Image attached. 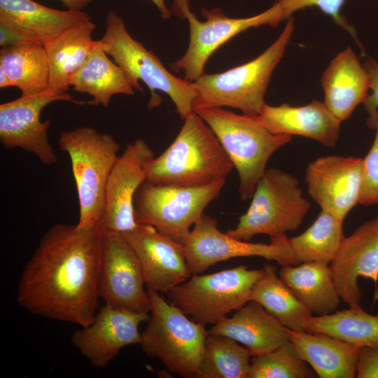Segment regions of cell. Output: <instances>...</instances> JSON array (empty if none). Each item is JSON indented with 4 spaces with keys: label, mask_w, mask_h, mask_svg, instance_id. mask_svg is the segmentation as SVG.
Here are the masks:
<instances>
[{
    "label": "cell",
    "mask_w": 378,
    "mask_h": 378,
    "mask_svg": "<svg viewBox=\"0 0 378 378\" xmlns=\"http://www.w3.org/2000/svg\"><path fill=\"white\" fill-rule=\"evenodd\" d=\"M69 10H82L89 5L92 0H59Z\"/></svg>",
    "instance_id": "40"
},
{
    "label": "cell",
    "mask_w": 378,
    "mask_h": 378,
    "mask_svg": "<svg viewBox=\"0 0 378 378\" xmlns=\"http://www.w3.org/2000/svg\"><path fill=\"white\" fill-rule=\"evenodd\" d=\"M195 112L209 126L236 168L241 199L251 198L270 158L289 143L292 136L270 132L253 115H239L221 108Z\"/></svg>",
    "instance_id": "4"
},
{
    "label": "cell",
    "mask_w": 378,
    "mask_h": 378,
    "mask_svg": "<svg viewBox=\"0 0 378 378\" xmlns=\"http://www.w3.org/2000/svg\"><path fill=\"white\" fill-rule=\"evenodd\" d=\"M107 55L100 40L94 41L85 62L69 79L75 91L93 97L87 104L108 107L113 95L134 94L123 70Z\"/></svg>",
    "instance_id": "25"
},
{
    "label": "cell",
    "mask_w": 378,
    "mask_h": 378,
    "mask_svg": "<svg viewBox=\"0 0 378 378\" xmlns=\"http://www.w3.org/2000/svg\"><path fill=\"white\" fill-rule=\"evenodd\" d=\"M217 225L216 218L202 214L182 244L192 274H202L220 261L241 257H261L281 266L299 265L286 234L270 239L269 244L251 243L220 232Z\"/></svg>",
    "instance_id": "12"
},
{
    "label": "cell",
    "mask_w": 378,
    "mask_h": 378,
    "mask_svg": "<svg viewBox=\"0 0 378 378\" xmlns=\"http://www.w3.org/2000/svg\"><path fill=\"white\" fill-rule=\"evenodd\" d=\"M149 313H137L104 304L92 321L81 326L71 342L94 368L106 367L120 351L140 344L139 325L146 322Z\"/></svg>",
    "instance_id": "18"
},
{
    "label": "cell",
    "mask_w": 378,
    "mask_h": 378,
    "mask_svg": "<svg viewBox=\"0 0 378 378\" xmlns=\"http://www.w3.org/2000/svg\"><path fill=\"white\" fill-rule=\"evenodd\" d=\"M100 41L104 51L123 70L134 88L143 92L139 80L149 88V109L160 104L161 98L155 92L160 90L169 97L181 119L194 111L192 83L169 72L154 52L130 34L122 18L113 10L107 13L106 31Z\"/></svg>",
    "instance_id": "5"
},
{
    "label": "cell",
    "mask_w": 378,
    "mask_h": 378,
    "mask_svg": "<svg viewBox=\"0 0 378 378\" xmlns=\"http://www.w3.org/2000/svg\"><path fill=\"white\" fill-rule=\"evenodd\" d=\"M148 292L151 308L141 332L139 344L143 351L160 360L169 372L181 377L196 378L208 330L167 302L160 293Z\"/></svg>",
    "instance_id": "7"
},
{
    "label": "cell",
    "mask_w": 378,
    "mask_h": 378,
    "mask_svg": "<svg viewBox=\"0 0 378 378\" xmlns=\"http://www.w3.org/2000/svg\"><path fill=\"white\" fill-rule=\"evenodd\" d=\"M251 356L234 340L209 333L196 378H248Z\"/></svg>",
    "instance_id": "32"
},
{
    "label": "cell",
    "mask_w": 378,
    "mask_h": 378,
    "mask_svg": "<svg viewBox=\"0 0 378 378\" xmlns=\"http://www.w3.org/2000/svg\"><path fill=\"white\" fill-rule=\"evenodd\" d=\"M262 269L245 265L209 274H192L167 295L171 303L202 326L224 320L251 300L254 284Z\"/></svg>",
    "instance_id": "9"
},
{
    "label": "cell",
    "mask_w": 378,
    "mask_h": 378,
    "mask_svg": "<svg viewBox=\"0 0 378 378\" xmlns=\"http://www.w3.org/2000/svg\"><path fill=\"white\" fill-rule=\"evenodd\" d=\"M372 145L363 159V177L359 204H378V111Z\"/></svg>",
    "instance_id": "35"
},
{
    "label": "cell",
    "mask_w": 378,
    "mask_h": 378,
    "mask_svg": "<svg viewBox=\"0 0 378 378\" xmlns=\"http://www.w3.org/2000/svg\"><path fill=\"white\" fill-rule=\"evenodd\" d=\"M255 117L273 134L298 135L328 147L336 145L340 134L341 122L323 102L318 100L301 106L265 103Z\"/></svg>",
    "instance_id": "20"
},
{
    "label": "cell",
    "mask_w": 378,
    "mask_h": 378,
    "mask_svg": "<svg viewBox=\"0 0 378 378\" xmlns=\"http://www.w3.org/2000/svg\"><path fill=\"white\" fill-rule=\"evenodd\" d=\"M135 253L148 291L167 294L192 275L182 244L149 225L122 233Z\"/></svg>",
    "instance_id": "16"
},
{
    "label": "cell",
    "mask_w": 378,
    "mask_h": 378,
    "mask_svg": "<svg viewBox=\"0 0 378 378\" xmlns=\"http://www.w3.org/2000/svg\"><path fill=\"white\" fill-rule=\"evenodd\" d=\"M279 277L315 316L335 312L340 302L330 265L302 262L281 266Z\"/></svg>",
    "instance_id": "26"
},
{
    "label": "cell",
    "mask_w": 378,
    "mask_h": 378,
    "mask_svg": "<svg viewBox=\"0 0 378 378\" xmlns=\"http://www.w3.org/2000/svg\"><path fill=\"white\" fill-rule=\"evenodd\" d=\"M356 377L378 378V349L370 346L360 348Z\"/></svg>",
    "instance_id": "37"
},
{
    "label": "cell",
    "mask_w": 378,
    "mask_h": 378,
    "mask_svg": "<svg viewBox=\"0 0 378 378\" xmlns=\"http://www.w3.org/2000/svg\"><path fill=\"white\" fill-rule=\"evenodd\" d=\"M62 151L70 158L78 202V227L89 228L101 221L106 183L115 164L120 145L114 137L91 127L62 132Z\"/></svg>",
    "instance_id": "6"
},
{
    "label": "cell",
    "mask_w": 378,
    "mask_h": 378,
    "mask_svg": "<svg viewBox=\"0 0 378 378\" xmlns=\"http://www.w3.org/2000/svg\"><path fill=\"white\" fill-rule=\"evenodd\" d=\"M0 68L13 87L28 96L48 90L49 64L44 45L23 44L1 47Z\"/></svg>",
    "instance_id": "28"
},
{
    "label": "cell",
    "mask_w": 378,
    "mask_h": 378,
    "mask_svg": "<svg viewBox=\"0 0 378 378\" xmlns=\"http://www.w3.org/2000/svg\"><path fill=\"white\" fill-rule=\"evenodd\" d=\"M248 378H313L316 374L295 346L286 342L276 349L252 356Z\"/></svg>",
    "instance_id": "33"
},
{
    "label": "cell",
    "mask_w": 378,
    "mask_h": 378,
    "mask_svg": "<svg viewBox=\"0 0 378 378\" xmlns=\"http://www.w3.org/2000/svg\"><path fill=\"white\" fill-rule=\"evenodd\" d=\"M76 101L66 92L47 90L24 96L0 104V141L6 149L22 148L36 155L45 164L57 162V157L48 137L49 119L42 122L43 109L52 102Z\"/></svg>",
    "instance_id": "14"
},
{
    "label": "cell",
    "mask_w": 378,
    "mask_h": 378,
    "mask_svg": "<svg viewBox=\"0 0 378 378\" xmlns=\"http://www.w3.org/2000/svg\"><path fill=\"white\" fill-rule=\"evenodd\" d=\"M225 181L195 187L155 184L146 181L134 195L135 220L138 224L151 225L183 244L191 231L190 227L219 195Z\"/></svg>",
    "instance_id": "10"
},
{
    "label": "cell",
    "mask_w": 378,
    "mask_h": 378,
    "mask_svg": "<svg viewBox=\"0 0 378 378\" xmlns=\"http://www.w3.org/2000/svg\"><path fill=\"white\" fill-rule=\"evenodd\" d=\"M90 20V15L82 10H57L33 0H0V21L20 29L38 44Z\"/></svg>",
    "instance_id": "24"
},
{
    "label": "cell",
    "mask_w": 378,
    "mask_h": 378,
    "mask_svg": "<svg viewBox=\"0 0 378 378\" xmlns=\"http://www.w3.org/2000/svg\"><path fill=\"white\" fill-rule=\"evenodd\" d=\"M279 4L283 11L284 20H288L295 12L306 8L316 7L324 14L332 18L334 22L347 31L360 46L356 30L349 24L341 10L346 0H274Z\"/></svg>",
    "instance_id": "34"
},
{
    "label": "cell",
    "mask_w": 378,
    "mask_h": 378,
    "mask_svg": "<svg viewBox=\"0 0 378 378\" xmlns=\"http://www.w3.org/2000/svg\"><path fill=\"white\" fill-rule=\"evenodd\" d=\"M253 286L251 300L261 304L286 328L304 331V321L312 313L277 276L276 266L266 263Z\"/></svg>",
    "instance_id": "30"
},
{
    "label": "cell",
    "mask_w": 378,
    "mask_h": 378,
    "mask_svg": "<svg viewBox=\"0 0 378 378\" xmlns=\"http://www.w3.org/2000/svg\"><path fill=\"white\" fill-rule=\"evenodd\" d=\"M295 27L287 20L276 40L253 59L219 74H204L192 82L193 111L228 106L243 114H260L273 71L281 59Z\"/></svg>",
    "instance_id": "3"
},
{
    "label": "cell",
    "mask_w": 378,
    "mask_h": 378,
    "mask_svg": "<svg viewBox=\"0 0 378 378\" xmlns=\"http://www.w3.org/2000/svg\"><path fill=\"white\" fill-rule=\"evenodd\" d=\"M38 44L20 29L0 21V46Z\"/></svg>",
    "instance_id": "38"
},
{
    "label": "cell",
    "mask_w": 378,
    "mask_h": 378,
    "mask_svg": "<svg viewBox=\"0 0 378 378\" xmlns=\"http://www.w3.org/2000/svg\"><path fill=\"white\" fill-rule=\"evenodd\" d=\"M251 199L236 227L227 232L230 237L249 241L257 234L286 235L302 225L311 206L298 179L276 167L266 169Z\"/></svg>",
    "instance_id": "8"
},
{
    "label": "cell",
    "mask_w": 378,
    "mask_h": 378,
    "mask_svg": "<svg viewBox=\"0 0 378 378\" xmlns=\"http://www.w3.org/2000/svg\"><path fill=\"white\" fill-rule=\"evenodd\" d=\"M289 340L320 378H354L360 348L329 335L286 328Z\"/></svg>",
    "instance_id": "23"
},
{
    "label": "cell",
    "mask_w": 378,
    "mask_h": 378,
    "mask_svg": "<svg viewBox=\"0 0 378 378\" xmlns=\"http://www.w3.org/2000/svg\"><path fill=\"white\" fill-rule=\"evenodd\" d=\"M304 331L329 335L358 347L378 349V314L358 305L323 316L312 315L304 321Z\"/></svg>",
    "instance_id": "29"
},
{
    "label": "cell",
    "mask_w": 378,
    "mask_h": 378,
    "mask_svg": "<svg viewBox=\"0 0 378 378\" xmlns=\"http://www.w3.org/2000/svg\"><path fill=\"white\" fill-rule=\"evenodd\" d=\"M104 228L57 223L41 237L24 266L18 304L31 314L80 326L93 320Z\"/></svg>",
    "instance_id": "1"
},
{
    "label": "cell",
    "mask_w": 378,
    "mask_h": 378,
    "mask_svg": "<svg viewBox=\"0 0 378 378\" xmlns=\"http://www.w3.org/2000/svg\"><path fill=\"white\" fill-rule=\"evenodd\" d=\"M139 261L120 232L104 230L98 280L105 304L137 313H150L151 302Z\"/></svg>",
    "instance_id": "13"
},
{
    "label": "cell",
    "mask_w": 378,
    "mask_h": 378,
    "mask_svg": "<svg viewBox=\"0 0 378 378\" xmlns=\"http://www.w3.org/2000/svg\"><path fill=\"white\" fill-rule=\"evenodd\" d=\"M363 159L327 155L311 162L305 172L308 193L321 209L344 221L359 203Z\"/></svg>",
    "instance_id": "17"
},
{
    "label": "cell",
    "mask_w": 378,
    "mask_h": 378,
    "mask_svg": "<svg viewBox=\"0 0 378 378\" xmlns=\"http://www.w3.org/2000/svg\"><path fill=\"white\" fill-rule=\"evenodd\" d=\"M156 6L162 19H169L172 15L164 0H150ZM190 10V0H174L173 11L178 18L185 19L186 13Z\"/></svg>",
    "instance_id": "39"
},
{
    "label": "cell",
    "mask_w": 378,
    "mask_h": 378,
    "mask_svg": "<svg viewBox=\"0 0 378 378\" xmlns=\"http://www.w3.org/2000/svg\"><path fill=\"white\" fill-rule=\"evenodd\" d=\"M330 267L337 293L349 307L360 302V276L373 281L378 295V213L344 237Z\"/></svg>",
    "instance_id": "19"
},
{
    "label": "cell",
    "mask_w": 378,
    "mask_h": 378,
    "mask_svg": "<svg viewBox=\"0 0 378 378\" xmlns=\"http://www.w3.org/2000/svg\"><path fill=\"white\" fill-rule=\"evenodd\" d=\"M342 224V220L321 210L304 232L288 239L298 264L316 262L330 265L345 237Z\"/></svg>",
    "instance_id": "31"
},
{
    "label": "cell",
    "mask_w": 378,
    "mask_h": 378,
    "mask_svg": "<svg viewBox=\"0 0 378 378\" xmlns=\"http://www.w3.org/2000/svg\"><path fill=\"white\" fill-rule=\"evenodd\" d=\"M208 332L242 344L251 356L269 353L290 342L286 329L280 321L252 300L231 317L212 326Z\"/></svg>",
    "instance_id": "22"
},
{
    "label": "cell",
    "mask_w": 378,
    "mask_h": 378,
    "mask_svg": "<svg viewBox=\"0 0 378 378\" xmlns=\"http://www.w3.org/2000/svg\"><path fill=\"white\" fill-rule=\"evenodd\" d=\"M8 87H13V85L5 71L0 68V88H5Z\"/></svg>",
    "instance_id": "41"
},
{
    "label": "cell",
    "mask_w": 378,
    "mask_h": 378,
    "mask_svg": "<svg viewBox=\"0 0 378 378\" xmlns=\"http://www.w3.org/2000/svg\"><path fill=\"white\" fill-rule=\"evenodd\" d=\"M370 80V90L365 109L368 113L366 124L371 129L374 128L378 111V62L373 58L369 57L363 64Z\"/></svg>",
    "instance_id": "36"
},
{
    "label": "cell",
    "mask_w": 378,
    "mask_h": 378,
    "mask_svg": "<svg viewBox=\"0 0 378 378\" xmlns=\"http://www.w3.org/2000/svg\"><path fill=\"white\" fill-rule=\"evenodd\" d=\"M95 24L80 22L44 44L49 64L48 90L66 92L71 75L86 60L93 46Z\"/></svg>",
    "instance_id": "27"
},
{
    "label": "cell",
    "mask_w": 378,
    "mask_h": 378,
    "mask_svg": "<svg viewBox=\"0 0 378 378\" xmlns=\"http://www.w3.org/2000/svg\"><path fill=\"white\" fill-rule=\"evenodd\" d=\"M183 120L174 141L149 164L146 181L195 187L225 180L234 166L213 131L195 111Z\"/></svg>",
    "instance_id": "2"
},
{
    "label": "cell",
    "mask_w": 378,
    "mask_h": 378,
    "mask_svg": "<svg viewBox=\"0 0 378 378\" xmlns=\"http://www.w3.org/2000/svg\"><path fill=\"white\" fill-rule=\"evenodd\" d=\"M321 81L323 102L341 122L348 119L358 105L364 104L369 95L368 74L350 47L331 59Z\"/></svg>",
    "instance_id": "21"
},
{
    "label": "cell",
    "mask_w": 378,
    "mask_h": 378,
    "mask_svg": "<svg viewBox=\"0 0 378 378\" xmlns=\"http://www.w3.org/2000/svg\"><path fill=\"white\" fill-rule=\"evenodd\" d=\"M155 158L152 149L141 139L127 144L108 176L100 224L104 230L123 233L134 229V195L146 181L147 169Z\"/></svg>",
    "instance_id": "15"
},
{
    "label": "cell",
    "mask_w": 378,
    "mask_h": 378,
    "mask_svg": "<svg viewBox=\"0 0 378 378\" xmlns=\"http://www.w3.org/2000/svg\"><path fill=\"white\" fill-rule=\"evenodd\" d=\"M204 21L188 10L185 19L189 24V43L184 55L169 66L174 72H183L186 80L192 83L204 74L209 57L223 44L238 34L262 25L276 27L284 21L281 6L274 3L267 10L251 17L232 18L220 8L202 9Z\"/></svg>",
    "instance_id": "11"
}]
</instances>
